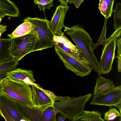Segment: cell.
I'll use <instances>...</instances> for the list:
<instances>
[{
    "label": "cell",
    "instance_id": "obj_22",
    "mask_svg": "<svg viewBox=\"0 0 121 121\" xmlns=\"http://www.w3.org/2000/svg\"><path fill=\"white\" fill-rule=\"evenodd\" d=\"M121 4L119 3L116 4L113 16L114 29L116 30L121 28Z\"/></svg>",
    "mask_w": 121,
    "mask_h": 121
},
{
    "label": "cell",
    "instance_id": "obj_9",
    "mask_svg": "<svg viewBox=\"0 0 121 121\" xmlns=\"http://www.w3.org/2000/svg\"><path fill=\"white\" fill-rule=\"evenodd\" d=\"M32 90L33 108L43 112L52 106L54 102L50 95L49 90L44 89L33 83L30 85Z\"/></svg>",
    "mask_w": 121,
    "mask_h": 121
},
{
    "label": "cell",
    "instance_id": "obj_20",
    "mask_svg": "<svg viewBox=\"0 0 121 121\" xmlns=\"http://www.w3.org/2000/svg\"><path fill=\"white\" fill-rule=\"evenodd\" d=\"M53 41L54 43H58L62 44L65 47L71 49L78 55L82 56L76 46L73 44L64 35H54Z\"/></svg>",
    "mask_w": 121,
    "mask_h": 121
},
{
    "label": "cell",
    "instance_id": "obj_25",
    "mask_svg": "<svg viewBox=\"0 0 121 121\" xmlns=\"http://www.w3.org/2000/svg\"><path fill=\"white\" fill-rule=\"evenodd\" d=\"M121 113L115 108H110L104 113L103 119L107 121L113 120L117 117H121Z\"/></svg>",
    "mask_w": 121,
    "mask_h": 121
},
{
    "label": "cell",
    "instance_id": "obj_12",
    "mask_svg": "<svg viewBox=\"0 0 121 121\" xmlns=\"http://www.w3.org/2000/svg\"><path fill=\"white\" fill-rule=\"evenodd\" d=\"M7 77L15 81L23 82L31 85L35 82L33 72L31 70L23 69L21 68L15 69L7 73Z\"/></svg>",
    "mask_w": 121,
    "mask_h": 121
},
{
    "label": "cell",
    "instance_id": "obj_35",
    "mask_svg": "<svg viewBox=\"0 0 121 121\" xmlns=\"http://www.w3.org/2000/svg\"><path fill=\"white\" fill-rule=\"evenodd\" d=\"M2 18H2V17H0V22H1V20Z\"/></svg>",
    "mask_w": 121,
    "mask_h": 121
},
{
    "label": "cell",
    "instance_id": "obj_33",
    "mask_svg": "<svg viewBox=\"0 0 121 121\" xmlns=\"http://www.w3.org/2000/svg\"><path fill=\"white\" fill-rule=\"evenodd\" d=\"M61 115V116H59L58 117L57 120L58 121H65V120L66 118V117L64 116Z\"/></svg>",
    "mask_w": 121,
    "mask_h": 121
},
{
    "label": "cell",
    "instance_id": "obj_30",
    "mask_svg": "<svg viewBox=\"0 0 121 121\" xmlns=\"http://www.w3.org/2000/svg\"><path fill=\"white\" fill-rule=\"evenodd\" d=\"M7 77V73H0V90L2 89V81Z\"/></svg>",
    "mask_w": 121,
    "mask_h": 121
},
{
    "label": "cell",
    "instance_id": "obj_13",
    "mask_svg": "<svg viewBox=\"0 0 121 121\" xmlns=\"http://www.w3.org/2000/svg\"><path fill=\"white\" fill-rule=\"evenodd\" d=\"M0 103L15 121H24L9 96L2 93L0 94Z\"/></svg>",
    "mask_w": 121,
    "mask_h": 121
},
{
    "label": "cell",
    "instance_id": "obj_16",
    "mask_svg": "<svg viewBox=\"0 0 121 121\" xmlns=\"http://www.w3.org/2000/svg\"><path fill=\"white\" fill-rule=\"evenodd\" d=\"M23 22L11 34L8 35L7 36L11 38L21 36L28 34L34 29L35 26L33 24L28 21Z\"/></svg>",
    "mask_w": 121,
    "mask_h": 121
},
{
    "label": "cell",
    "instance_id": "obj_26",
    "mask_svg": "<svg viewBox=\"0 0 121 121\" xmlns=\"http://www.w3.org/2000/svg\"><path fill=\"white\" fill-rule=\"evenodd\" d=\"M53 0H34V3L37 4L40 10L44 11L46 9H49L53 6L52 2Z\"/></svg>",
    "mask_w": 121,
    "mask_h": 121
},
{
    "label": "cell",
    "instance_id": "obj_17",
    "mask_svg": "<svg viewBox=\"0 0 121 121\" xmlns=\"http://www.w3.org/2000/svg\"><path fill=\"white\" fill-rule=\"evenodd\" d=\"M11 38H0V63L11 60L13 58L9 51Z\"/></svg>",
    "mask_w": 121,
    "mask_h": 121
},
{
    "label": "cell",
    "instance_id": "obj_8",
    "mask_svg": "<svg viewBox=\"0 0 121 121\" xmlns=\"http://www.w3.org/2000/svg\"><path fill=\"white\" fill-rule=\"evenodd\" d=\"M90 104L109 107L115 106L119 109L121 113V85L115 86L112 90L106 93L94 95Z\"/></svg>",
    "mask_w": 121,
    "mask_h": 121
},
{
    "label": "cell",
    "instance_id": "obj_31",
    "mask_svg": "<svg viewBox=\"0 0 121 121\" xmlns=\"http://www.w3.org/2000/svg\"><path fill=\"white\" fill-rule=\"evenodd\" d=\"M7 26L0 24V38L1 34L6 30Z\"/></svg>",
    "mask_w": 121,
    "mask_h": 121
},
{
    "label": "cell",
    "instance_id": "obj_27",
    "mask_svg": "<svg viewBox=\"0 0 121 121\" xmlns=\"http://www.w3.org/2000/svg\"><path fill=\"white\" fill-rule=\"evenodd\" d=\"M117 55L116 57L117 58V62L118 71L121 72V38H118L117 40Z\"/></svg>",
    "mask_w": 121,
    "mask_h": 121
},
{
    "label": "cell",
    "instance_id": "obj_11",
    "mask_svg": "<svg viewBox=\"0 0 121 121\" xmlns=\"http://www.w3.org/2000/svg\"><path fill=\"white\" fill-rule=\"evenodd\" d=\"M9 97L24 121H43V112L31 108L22 101Z\"/></svg>",
    "mask_w": 121,
    "mask_h": 121
},
{
    "label": "cell",
    "instance_id": "obj_23",
    "mask_svg": "<svg viewBox=\"0 0 121 121\" xmlns=\"http://www.w3.org/2000/svg\"><path fill=\"white\" fill-rule=\"evenodd\" d=\"M54 46L76 59L85 62L87 63L82 56L78 55L71 49L65 47L62 44L60 43H55Z\"/></svg>",
    "mask_w": 121,
    "mask_h": 121
},
{
    "label": "cell",
    "instance_id": "obj_28",
    "mask_svg": "<svg viewBox=\"0 0 121 121\" xmlns=\"http://www.w3.org/2000/svg\"><path fill=\"white\" fill-rule=\"evenodd\" d=\"M0 115L6 121H15L0 103Z\"/></svg>",
    "mask_w": 121,
    "mask_h": 121
},
{
    "label": "cell",
    "instance_id": "obj_6",
    "mask_svg": "<svg viewBox=\"0 0 121 121\" xmlns=\"http://www.w3.org/2000/svg\"><path fill=\"white\" fill-rule=\"evenodd\" d=\"M121 29L115 30L109 38L102 43L104 48L99 62L102 74H108L112 68L117 40L121 36Z\"/></svg>",
    "mask_w": 121,
    "mask_h": 121
},
{
    "label": "cell",
    "instance_id": "obj_5",
    "mask_svg": "<svg viewBox=\"0 0 121 121\" xmlns=\"http://www.w3.org/2000/svg\"><path fill=\"white\" fill-rule=\"evenodd\" d=\"M48 20L38 18L26 17L23 21H27L35 26L34 30L38 34L39 40L36 43L34 52L52 47L54 45V35L49 28Z\"/></svg>",
    "mask_w": 121,
    "mask_h": 121
},
{
    "label": "cell",
    "instance_id": "obj_32",
    "mask_svg": "<svg viewBox=\"0 0 121 121\" xmlns=\"http://www.w3.org/2000/svg\"><path fill=\"white\" fill-rule=\"evenodd\" d=\"M61 4L63 5H68V1L69 0H58Z\"/></svg>",
    "mask_w": 121,
    "mask_h": 121
},
{
    "label": "cell",
    "instance_id": "obj_29",
    "mask_svg": "<svg viewBox=\"0 0 121 121\" xmlns=\"http://www.w3.org/2000/svg\"><path fill=\"white\" fill-rule=\"evenodd\" d=\"M84 0H69L68 3L74 4L76 8H78Z\"/></svg>",
    "mask_w": 121,
    "mask_h": 121
},
{
    "label": "cell",
    "instance_id": "obj_18",
    "mask_svg": "<svg viewBox=\"0 0 121 121\" xmlns=\"http://www.w3.org/2000/svg\"><path fill=\"white\" fill-rule=\"evenodd\" d=\"M101 112L95 111H90L83 110L81 114L76 118L75 121H104L101 117Z\"/></svg>",
    "mask_w": 121,
    "mask_h": 121
},
{
    "label": "cell",
    "instance_id": "obj_2",
    "mask_svg": "<svg viewBox=\"0 0 121 121\" xmlns=\"http://www.w3.org/2000/svg\"><path fill=\"white\" fill-rule=\"evenodd\" d=\"M91 93L77 97H72L64 100L55 102L52 106L56 114L58 113L66 118L75 121L82 113L86 104L90 100Z\"/></svg>",
    "mask_w": 121,
    "mask_h": 121
},
{
    "label": "cell",
    "instance_id": "obj_14",
    "mask_svg": "<svg viewBox=\"0 0 121 121\" xmlns=\"http://www.w3.org/2000/svg\"><path fill=\"white\" fill-rule=\"evenodd\" d=\"M113 81L99 76L97 78L94 92L96 95L108 93L115 87Z\"/></svg>",
    "mask_w": 121,
    "mask_h": 121
},
{
    "label": "cell",
    "instance_id": "obj_4",
    "mask_svg": "<svg viewBox=\"0 0 121 121\" xmlns=\"http://www.w3.org/2000/svg\"><path fill=\"white\" fill-rule=\"evenodd\" d=\"M39 40L38 33L34 29L27 35L11 38L9 48L10 54L13 58L19 61L26 55L34 52Z\"/></svg>",
    "mask_w": 121,
    "mask_h": 121
},
{
    "label": "cell",
    "instance_id": "obj_19",
    "mask_svg": "<svg viewBox=\"0 0 121 121\" xmlns=\"http://www.w3.org/2000/svg\"><path fill=\"white\" fill-rule=\"evenodd\" d=\"M113 4L112 0H100L99 8L101 13L105 18L108 19L111 17Z\"/></svg>",
    "mask_w": 121,
    "mask_h": 121
},
{
    "label": "cell",
    "instance_id": "obj_36",
    "mask_svg": "<svg viewBox=\"0 0 121 121\" xmlns=\"http://www.w3.org/2000/svg\"><path fill=\"white\" fill-rule=\"evenodd\" d=\"M114 0H112V2L114 3Z\"/></svg>",
    "mask_w": 121,
    "mask_h": 121
},
{
    "label": "cell",
    "instance_id": "obj_10",
    "mask_svg": "<svg viewBox=\"0 0 121 121\" xmlns=\"http://www.w3.org/2000/svg\"><path fill=\"white\" fill-rule=\"evenodd\" d=\"M69 8L68 5L61 4L56 8L51 20H48L49 28L54 35H64L62 30L65 26L64 20L66 14Z\"/></svg>",
    "mask_w": 121,
    "mask_h": 121
},
{
    "label": "cell",
    "instance_id": "obj_7",
    "mask_svg": "<svg viewBox=\"0 0 121 121\" xmlns=\"http://www.w3.org/2000/svg\"><path fill=\"white\" fill-rule=\"evenodd\" d=\"M54 48L56 52L67 69L81 77L90 74L92 69L88 63L76 59L59 48Z\"/></svg>",
    "mask_w": 121,
    "mask_h": 121
},
{
    "label": "cell",
    "instance_id": "obj_15",
    "mask_svg": "<svg viewBox=\"0 0 121 121\" xmlns=\"http://www.w3.org/2000/svg\"><path fill=\"white\" fill-rule=\"evenodd\" d=\"M0 14L13 17L19 16V10L15 4L10 0H0Z\"/></svg>",
    "mask_w": 121,
    "mask_h": 121
},
{
    "label": "cell",
    "instance_id": "obj_34",
    "mask_svg": "<svg viewBox=\"0 0 121 121\" xmlns=\"http://www.w3.org/2000/svg\"><path fill=\"white\" fill-rule=\"evenodd\" d=\"M4 17H5V16H3V15L0 14V17H2V18H3Z\"/></svg>",
    "mask_w": 121,
    "mask_h": 121
},
{
    "label": "cell",
    "instance_id": "obj_3",
    "mask_svg": "<svg viewBox=\"0 0 121 121\" xmlns=\"http://www.w3.org/2000/svg\"><path fill=\"white\" fill-rule=\"evenodd\" d=\"M2 93L23 102L33 108L32 90L30 85L7 77L2 81Z\"/></svg>",
    "mask_w": 121,
    "mask_h": 121
},
{
    "label": "cell",
    "instance_id": "obj_21",
    "mask_svg": "<svg viewBox=\"0 0 121 121\" xmlns=\"http://www.w3.org/2000/svg\"><path fill=\"white\" fill-rule=\"evenodd\" d=\"M19 61L13 58L7 61L0 63V73H7L16 69Z\"/></svg>",
    "mask_w": 121,
    "mask_h": 121
},
{
    "label": "cell",
    "instance_id": "obj_24",
    "mask_svg": "<svg viewBox=\"0 0 121 121\" xmlns=\"http://www.w3.org/2000/svg\"><path fill=\"white\" fill-rule=\"evenodd\" d=\"M56 114L52 106L49 107L43 112L42 120L44 121H56Z\"/></svg>",
    "mask_w": 121,
    "mask_h": 121
},
{
    "label": "cell",
    "instance_id": "obj_1",
    "mask_svg": "<svg viewBox=\"0 0 121 121\" xmlns=\"http://www.w3.org/2000/svg\"><path fill=\"white\" fill-rule=\"evenodd\" d=\"M64 30L74 43L82 56L98 75L101 73L99 62L94 55L92 48V39L83 27L78 25L69 28L65 26Z\"/></svg>",
    "mask_w": 121,
    "mask_h": 121
}]
</instances>
